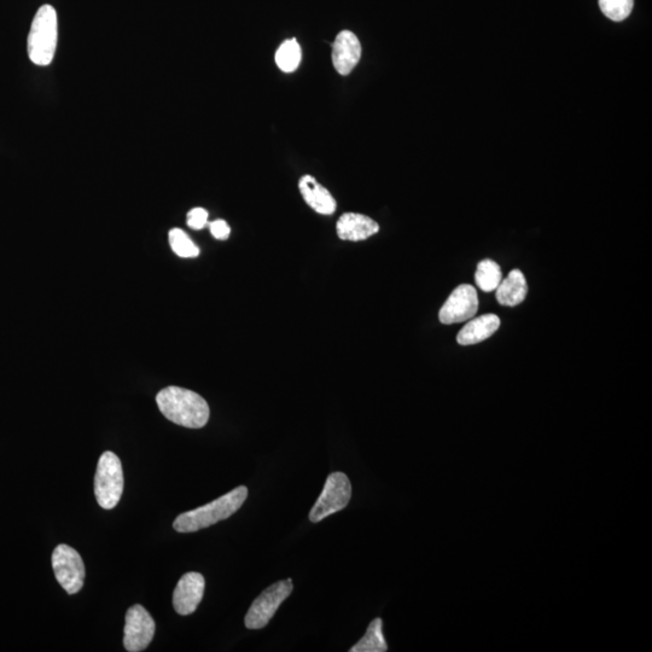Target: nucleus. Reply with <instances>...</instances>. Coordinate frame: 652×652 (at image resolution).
Masks as SVG:
<instances>
[{"instance_id":"f257e3e1","label":"nucleus","mask_w":652,"mask_h":652,"mask_svg":"<svg viewBox=\"0 0 652 652\" xmlns=\"http://www.w3.org/2000/svg\"><path fill=\"white\" fill-rule=\"evenodd\" d=\"M156 403L168 421L190 429L205 427L211 413L201 395L180 387L162 389L157 394Z\"/></svg>"},{"instance_id":"f03ea898","label":"nucleus","mask_w":652,"mask_h":652,"mask_svg":"<svg viewBox=\"0 0 652 652\" xmlns=\"http://www.w3.org/2000/svg\"><path fill=\"white\" fill-rule=\"evenodd\" d=\"M247 497L248 488L237 487L225 496L213 500L212 503L179 515L173 522V528L179 533H194L217 525L218 522L227 520L240 510Z\"/></svg>"},{"instance_id":"7ed1b4c3","label":"nucleus","mask_w":652,"mask_h":652,"mask_svg":"<svg viewBox=\"0 0 652 652\" xmlns=\"http://www.w3.org/2000/svg\"><path fill=\"white\" fill-rule=\"evenodd\" d=\"M58 40V20L54 7L43 5L32 22L28 36V56L37 66H49L54 60Z\"/></svg>"},{"instance_id":"20e7f679","label":"nucleus","mask_w":652,"mask_h":652,"mask_svg":"<svg viewBox=\"0 0 652 652\" xmlns=\"http://www.w3.org/2000/svg\"><path fill=\"white\" fill-rule=\"evenodd\" d=\"M124 492V471L115 453L104 452L98 461L95 476V496L104 510H113Z\"/></svg>"},{"instance_id":"39448f33","label":"nucleus","mask_w":652,"mask_h":652,"mask_svg":"<svg viewBox=\"0 0 652 652\" xmlns=\"http://www.w3.org/2000/svg\"><path fill=\"white\" fill-rule=\"evenodd\" d=\"M352 497V485L346 474L333 473L326 479L322 494L310 512V520L318 523L346 509Z\"/></svg>"},{"instance_id":"423d86ee","label":"nucleus","mask_w":652,"mask_h":652,"mask_svg":"<svg viewBox=\"0 0 652 652\" xmlns=\"http://www.w3.org/2000/svg\"><path fill=\"white\" fill-rule=\"evenodd\" d=\"M293 590V581L290 579L278 581L269 589H266L250 607L246 620H244L246 627L249 630H261V628L269 625L278 608L281 607V604L291 595Z\"/></svg>"},{"instance_id":"0eeeda50","label":"nucleus","mask_w":652,"mask_h":652,"mask_svg":"<svg viewBox=\"0 0 652 652\" xmlns=\"http://www.w3.org/2000/svg\"><path fill=\"white\" fill-rule=\"evenodd\" d=\"M52 568L58 584L68 595H75L84 586L85 564L77 550L66 544L56 547L52 553Z\"/></svg>"},{"instance_id":"6e6552de","label":"nucleus","mask_w":652,"mask_h":652,"mask_svg":"<svg viewBox=\"0 0 652 652\" xmlns=\"http://www.w3.org/2000/svg\"><path fill=\"white\" fill-rule=\"evenodd\" d=\"M156 625L153 617L142 605L127 610L124 630V646L127 651L141 652L153 642Z\"/></svg>"},{"instance_id":"1a4fd4ad","label":"nucleus","mask_w":652,"mask_h":652,"mask_svg":"<svg viewBox=\"0 0 652 652\" xmlns=\"http://www.w3.org/2000/svg\"><path fill=\"white\" fill-rule=\"evenodd\" d=\"M479 310V298L473 285L463 284L454 289L450 298L441 307L439 319L442 324L451 325L473 319Z\"/></svg>"},{"instance_id":"9d476101","label":"nucleus","mask_w":652,"mask_h":652,"mask_svg":"<svg viewBox=\"0 0 652 652\" xmlns=\"http://www.w3.org/2000/svg\"><path fill=\"white\" fill-rule=\"evenodd\" d=\"M206 580L200 573L191 572L182 576L173 592V607L179 615L194 614L205 595Z\"/></svg>"},{"instance_id":"9b49d317","label":"nucleus","mask_w":652,"mask_h":652,"mask_svg":"<svg viewBox=\"0 0 652 652\" xmlns=\"http://www.w3.org/2000/svg\"><path fill=\"white\" fill-rule=\"evenodd\" d=\"M333 64L336 72L341 75L351 74L362 57V45L351 31L337 34L333 44Z\"/></svg>"},{"instance_id":"f8f14e48","label":"nucleus","mask_w":652,"mask_h":652,"mask_svg":"<svg viewBox=\"0 0 652 652\" xmlns=\"http://www.w3.org/2000/svg\"><path fill=\"white\" fill-rule=\"evenodd\" d=\"M336 230L342 241L359 242L376 235L380 226L368 215L346 213L337 221Z\"/></svg>"},{"instance_id":"ddd939ff","label":"nucleus","mask_w":652,"mask_h":652,"mask_svg":"<svg viewBox=\"0 0 652 652\" xmlns=\"http://www.w3.org/2000/svg\"><path fill=\"white\" fill-rule=\"evenodd\" d=\"M299 188L305 202L314 212L323 215H331L336 211V201L330 191L320 185L312 176H304L300 179Z\"/></svg>"},{"instance_id":"4468645a","label":"nucleus","mask_w":652,"mask_h":652,"mask_svg":"<svg viewBox=\"0 0 652 652\" xmlns=\"http://www.w3.org/2000/svg\"><path fill=\"white\" fill-rule=\"evenodd\" d=\"M500 319L496 314L477 317L459 331L457 342L462 346L476 345L489 339L499 329Z\"/></svg>"},{"instance_id":"2eb2a0df","label":"nucleus","mask_w":652,"mask_h":652,"mask_svg":"<svg viewBox=\"0 0 652 652\" xmlns=\"http://www.w3.org/2000/svg\"><path fill=\"white\" fill-rule=\"evenodd\" d=\"M497 300L500 305L516 307L526 300L528 284L525 275L520 270H512L509 276L499 284Z\"/></svg>"},{"instance_id":"dca6fc26","label":"nucleus","mask_w":652,"mask_h":652,"mask_svg":"<svg viewBox=\"0 0 652 652\" xmlns=\"http://www.w3.org/2000/svg\"><path fill=\"white\" fill-rule=\"evenodd\" d=\"M351 652H386L388 651V644L383 634V621L377 617L369 625L368 631L365 636L353 646Z\"/></svg>"},{"instance_id":"f3484780","label":"nucleus","mask_w":652,"mask_h":652,"mask_svg":"<svg viewBox=\"0 0 652 652\" xmlns=\"http://www.w3.org/2000/svg\"><path fill=\"white\" fill-rule=\"evenodd\" d=\"M502 281V269H500V266L496 261L482 260L481 263L477 265L475 282L477 287L486 291V293H491V291L496 290Z\"/></svg>"},{"instance_id":"a211bd4d","label":"nucleus","mask_w":652,"mask_h":652,"mask_svg":"<svg viewBox=\"0 0 652 652\" xmlns=\"http://www.w3.org/2000/svg\"><path fill=\"white\" fill-rule=\"evenodd\" d=\"M302 52L296 39L285 40L276 52V63L285 73H291L299 68Z\"/></svg>"},{"instance_id":"6ab92c4d","label":"nucleus","mask_w":652,"mask_h":652,"mask_svg":"<svg viewBox=\"0 0 652 652\" xmlns=\"http://www.w3.org/2000/svg\"><path fill=\"white\" fill-rule=\"evenodd\" d=\"M168 238H170L173 252L180 258L190 259L200 255L199 247L191 241V238L182 229H172Z\"/></svg>"},{"instance_id":"aec40b11","label":"nucleus","mask_w":652,"mask_h":652,"mask_svg":"<svg viewBox=\"0 0 652 652\" xmlns=\"http://www.w3.org/2000/svg\"><path fill=\"white\" fill-rule=\"evenodd\" d=\"M634 0H599V8L611 21L621 22L631 15Z\"/></svg>"},{"instance_id":"412c9836","label":"nucleus","mask_w":652,"mask_h":652,"mask_svg":"<svg viewBox=\"0 0 652 652\" xmlns=\"http://www.w3.org/2000/svg\"><path fill=\"white\" fill-rule=\"evenodd\" d=\"M191 229L202 230L208 224V212L203 208H194L188 213V220H186Z\"/></svg>"},{"instance_id":"4be33fe9","label":"nucleus","mask_w":652,"mask_h":652,"mask_svg":"<svg viewBox=\"0 0 652 652\" xmlns=\"http://www.w3.org/2000/svg\"><path fill=\"white\" fill-rule=\"evenodd\" d=\"M209 227H211V234L217 240L225 241L230 237L231 229L225 220H215Z\"/></svg>"}]
</instances>
